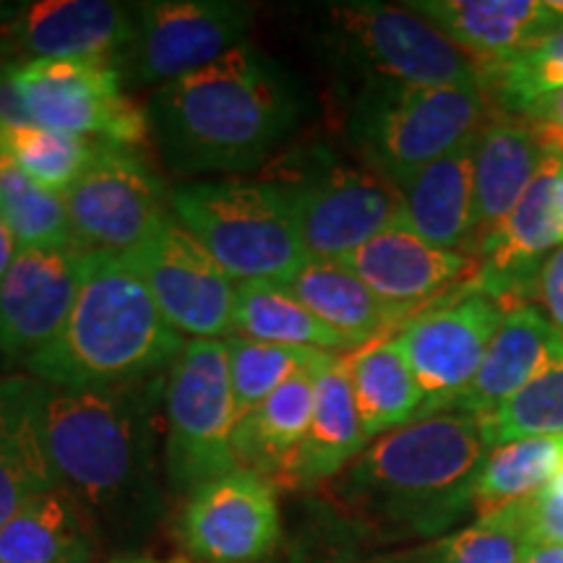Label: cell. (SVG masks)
<instances>
[{"label": "cell", "instance_id": "cell-10", "mask_svg": "<svg viewBox=\"0 0 563 563\" xmlns=\"http://www.w3.org/2000/svg\"><path fill=\"white\" fill-rule=\"evenodd\" d=\"M5 66L26 115L42 129L131 150L150 136L146 110L131 100L115 63L63 58Z\"/></svg>", "mask_w": 563, "mask_h": 563}, {"label": "cell", "instance_id": "cell-7", "mask_svg": "<svg viewBox=\"0 0 563 563\" xmlns=\"http://www.w3.org/2000/svg\"><path fill=\"white\" fill-rule=\"evenodd\" d=\"M313 37L336 66L361 76V84L483 87L481 66L405 5L327 3L316 11Z\"/></svg>", "mask_w": 563, "mask_h": 563}, {"label": "cell", "instance_id": "cell-18", "mask_svg": "<svg viewBox=\"0 0 563 563\" xmlns=\"http://www.w3.org/2000/svg\"><path fill=\"white\" fill-rule=\"evenodd\" d=\"M133 34L131 5L108 0H30L0 5V37L24 60H121Z\"/></svg>", "mask_w": 563, "mask_h": 563}, {"label": "cell", "instance_id": "cell-12", "mask_svg": "<svg viewBox=\"0 0 563 563\" xmlns=\"http://www.w3.org/2000/svg\"><path fill=\"white\" fill-rule=\"evenodd\" d=\"M506 308L464 282L397 329L422 389L420 418L449 412L481 371ZM418 418V420H420Z\"/></svg>", "mask_w": 563, "mask_h": 563}, {"label": "cell", "instance_id": "cell-22", "mask_svg": "<svg viewBox=\"0 0 563 563\" xmlns=\"http://www.w3.org/2000/svg\"><path fill=\"white\" fill-rule=\"evenodd\" d=\"M475 136L397 183L399 220L435 249L473 256Z\"/></svg>", "mask_w": 563, "mask_h": 563}, {"label": "cell", "instance_id": "cell-44", "mask_svg": "<svg viewBox=\"0 0 563 563\" xmlns=\"http://www.w3.org/2000/svg\"><path fill=\"white\" fill-rule=\"evenodd\" d=\"M555 209L563 230V152H559V170H555Z\"/></svg>", "mask_w": 563, "mask_h": 563}, {"label": "cell", "instance_id": "cell-15", "mask_svg": "<svg viewBox=\"0 0 563 563\" xmlns=\"http://www.w3.org/2000/svg\"><path fill=\"white\" fill-rule=\"evenodd\" d=\"M279 534L277 485L243 467L188 493L178 522L183 553L194 563H258Z\"/></svg>", "mask_w": 563, "mask_h": 563}, {"label": "cell", "instance_id": "cell-13", "mask_svg": "<svg viewBox=\"0 0 563 563\" xmlns=\"http://www.w3.org/2000/svg\"><path fill=\"white\" fill-rule=\"evenodd\" d=\"M63 203L70 235L84 251H131L170 214V199L150 162L131 146L104 141H97Z\"/></svg>", "mask_w": 563, "mask_h": 563}, {"label": "cell", "instance_id": "cell-36", "mask_svg": "<svg viewBox=\"0 0 563 563\" xmlns=\"http://www.w3.org/2000/svg\"><path fill=\"white\" fill-rule=\"evenodd\" d=\"M0 209L16 232L21 249L76 243L63 196L32 180L5 154H0Z\"/></svg>", "mask_w": 563, "mask_h": 563}, {"label": "cell", "instance_id": "cell-35", "mask_svg": "<svg viewBox=\"0 0 563 563\" xmlns=\"http://www.w3.org/2000/svg\"><path fill=\"white\" fill-rule=\"evenodd\" d=\"M493 108L519 112L527 104L563 91V30L532 42L509 58L481 66Z\"/></svg>", "mask_w": 563, "mask_h": 563}, {"label": "cell", "instance_id": "cell-3", "mask_svg": "<svg viewBox=\"0 0 563 563\" xmlns=\"http://www.w3.org/2000/svg\"><path fill=\"white\" fill-rule=\"evenodd\" d=\"M146 118L175 173H245L264 165L298 129L302 95L282 63L241 45L159 87Z\"/></svg>", "mask_w": 563, "mask_h": 563}, {"label": "cell", "instance_id": "cell-4", "mask_svg": "<svg viewBox=\"0 0 563 563\" xmlns=\"http://www.w3.org/2000/svg\"><path fill=\"white\" fill-rule=\"evenodd\" d=\"M183 347L125 253L87 251L66 327L26 368L58 386L131 384L170 371Z\"/></svg>", "mask_w": 563, "mask_h": 563}, {"label": "cell", "instance_id": "cell-32", "mask_svg": "<svg viewBox=\"0 0 563 563\" xmlns=\"http://www.w3.org/2000/svg\"><path fill=\"white\" fill-rule=\"evenodd\" d=\"M477 422L490 449L522 439H563V342L530 384Z\"/></svg>", "mask_w": 563, "mask_h": 563}, {"label": "cell", "instance_id": "cell-27", "mask_svg": "<svg viewBox=\"0 0 563 563\" xmlns=\"http://www.w3.org/2000/svg\"><path fill=\"white\" fill-rule=\"evenodd\" d=\"M95 540L87 511L55 485L0 527V563H89Z\"/></svg>", "mask_w": 563, "mask_h": 563}, {"label": "cell", "instance_id": "cell-1", "mask_svg": "<svg viewBox=\"0 0 563 563\" xmlns=\"http://www.w3.org/2000/svg\"><path fill=\"white\" fill-rule=\"evenodd\" d=\"M157 386V376L110 386L34 378V412L55 485L118 545L141 543L162 509Z\"/></svg>", "mask_w": 563, "mask_h": 563}, {"label": "cell", "instance_id": "cell-29", "mask_svg": "<svg viewBox=\"0 0 563 563\" xmlns=\"http://www.w3.org/2000/svg\"><path fill=\"white\" fill-rule=\"evenodd\" d=\"M55 488L42 449L34 378L11 376L0 384V527L37 493Z\"/></svg>", "mask_w": 563, "mask_h": 563}, {"label": "cell", "instance_id": "cell-9", "mask_svg": "<svg viewBox=\"0 0 563 563\" xmlns=\"http://www.w3.org/2000/svg\"><path fill=\"white\" fill-rule=\"evenodd\" d=\"M165 415V473L178 496L238 470V410L224 340L186 342L167 371Z\"/></svg>", "mask_w": 563, "mask_h": 563}, {"label": "cell", "instance_id": "cell-14", "mask_svg": "<svg viewBox=\"0 0 563 563\" xmlns=\"http://www.w3.org/2000/svg\"><path fill=\"white\" fill-rule=\"evenodd\" d=\"M125 258L136 269L167 323L191 340L232 334L238 282L196 241L173 211Z\"/></svg>", "mask_w": 563, "mask_h": 563}, {"label": "cell", "instance_id": "cell-41", "mask_svg": "<svg viewBox=\"0 0 563 563\" xmlns=\"http://www.w3.org/2000/svg\"><path fill=\"white\" fill-rule=\"evenodd\" d=\"M19 251H21V243L16 232H13L11 222L5 220L3 209H0V277L11 269L13 262H16Z\"/></svg>", "mask_w": 563, "mask_h": 563}, {"label": "cell", "instance_id": "cell-8", "mask_svg": "<svg viewBox=\"0 0 563 563\" xmlns=\"http://www.w3.org/2000/svg\"><path fill=\"white\" fill-rule=\"evenodd\" d=\"M290 203L308 258L342 262L399 220V191L368 165H350L329 152L282 162L266 178Z\"/></svg>", "mask_w": 563, "mask_h": 563}, {"label": "cell", "instance_id": "cell-11", "mask_svg": "<svg viewBox=\"0 0 563 563\" xmlns=\"http://www.w3.org/2000/svg\"><path fill=\"white\" fill-rule=\"evenodd\" d=\"M133 34L118 60L125 87H165L249 45L251 3L241 0H152L131 5Z\"/></svg>", "mask_w": 563, "mask_h": 563}, {"label": "cell", "instance_id": "cell-30", "mask_svg": "<svg viewBox=\"0 0 563 563\" xmlns=\"http://www.w3.org/2000/svg\"><path fill=\"white\" fill-rule=\"evenodd\" d=\"M232 334L251 336L258 342L287 344L329 352V355H350L357 344L327 327L319 316L308 311L287 285L279 282H243L235 292V313H232Z\"/></svg>", "mask_w": 563, "mask_h": 563}, {"label": "cell", "instance_id": "cell-17", "mask_svg": "<svg viewBox=\"0 0 563 563\" xmlns=\"http://www.w3.org/2000/svg\"><path fill=\"white\" fill-rule=\"evenodd\" d=\"M555 170L559 152L545 159L530 191L473 253L477 266L467 285L504 306L506 313L514 308L534 306L538 274L545 258L563 243L555 209Z\"/></svg>", "mask_w": 563, "mask_h": 563}, {"label": "cell", "instance_id": "cell-16", "mask_svg": "<svg viewBox=\"0 0 563 563\" xmlns=\"http://www.w3.org/2000/svg\"><path fill=\"white\" fill-rule=\"evenodd\" d=\"M87 251L79 243L26 245L0 277V355L30 363L66 327Z\"/></svg>", "mask_w": 563, "mask_h": 563}, {"label": "cell", "instance_id": "cell-45", "mask_svg": "<svg viewBox=\"0 0 563 563\" xmlns=\"http://www.w3.org/2000/svg\"><path fill=\"white\" fill-rule=\"evenodd\" d=\"M112 563H165V561H154V559H144V555H131V559H115Z\"/></svg>", "mask_w": 563, "mask_h": 563}, {"label": "cell", "instance_id": "cell-20", "mask_svg": "<svg viewBox=\"0 0 563 563\" xmlns=\"http://www.w3.org/2000/svg\"><path fill=\"white\" fill-rule=\"evenodd\" d=\"M477 66L498 63L563 30L548 0H410L402 3Z\"/></svg>", "mask_w": 563, "mask_h": 563}, {"label": "cell", "instance_id": "cell-34", "mask_svg": "<svg viewBox=\"0 0 563 563\" xmlns=\"http://www.w3.org/2000/svg\"><path fill=\"white\" fill-rule=\"evenodd\" d=\"M224 347H228V368L238 420L249 415L253 407L262 405L292 373L340 357L319 350L258 342L241 334H230L224 340Z\"/></svg>", "mask_w": 563, "mask_h": 563}, {"label": "cell", "instance_id": "cell-25", "mask_svg": "<svg viewBox=\"0 0 563 563\" xmlns=\"http://www.w3.org/2000/svg\"><path fill=\"white\" fill-rule=\"evenodd\" d=\"M332 361L292 373L262 405L238 420L235 439H232L238 467L269 477L279 488L287 464L311 426L316 378Z\"/></svg>", "mask_w": 563, "mask_h": 563}, {"label": "cell", "instance_id": "cell-38", "mask_svg": "<svg viewBox=\"0 0 563 563\" xmlns=\"http://www.w3.org/2000/svg\"><path fill=\"white\" fill-rule=\"evenodd\" d=\"M519 509H522L527 538L563 543V470L545 488L519 504Z\"/></svg>", "mask_w": 563, "mask_h": 563}, {"label": "cell", "instance_id": "cell-28", "mask_svg": "<svg viewBox=\"0 0 563 563\" xmlns=\"http://www.w3.org/2000/svg\"><path fill=\"white\" fill-rule=\"evenodd\" d=\"M344 363L363 431L371 441L420 418L422 389L397 332L363 344Z\"/></svg>", "mask_w": 563, "mask_h": 563}, {"label": "cell", "instance_id": "cell-5", "mask_svg": "<svg viewBox=\"0 0 563 563\" xmlns=\"http://www.w3.org/2000/svg\"><path fill=\"white\" fill-rule=\"evenodd\" d=\"M493 110L485 87L363 81L347 112V136L365 165L397 186L473 139Z\"/></svg>", "mask_w": 563, "mask_h": 563}, {"label": "cell", "instance_id": "cell-2", "mask_svg": "<svg viewBox=\"0 0 563 563\" xmlns=\"http://www.w3.org/2000/svg\"><path fill=\"white\" fill-rule=\"evenodd\" d=\"M488 452L475 415L420 418L373 439L327 483L329 501L373 543H433L473 511Z\"/></svg>", "mask_w": 563, "mask_h": 563}, {"label": "cell", "instance_id": "cell-42", "mask_svg": "<svg viewBox=\"0 0 563 563\" xmlns=\"http://www.w3.org/2000/svg\"><path fill=\"white\" fill-rule=\"evenodd\" d=\"M522 563H563V543L551 540H530Z\"/></svg>", "mask_w": 563, "mask_h": 563}, {"label": "cell", "instance_id": "cell-31", "mask_svg": "<svg viewBox=\"0 0 563 563\" xmlns=\"http://www.w3.org/2000/svg\"><path fill=\"white\" fill-rule=\"evenodd\" d=\"M563 470V439H522L490 449L477 475L473 514L493 517L532 498Z\"/></svg>", "mask_w": 563, "mask_h": 563}, {"label": "cell", "instance_id": "cell-46", "mask_svg": "<svg viewBox=\"0 0 563 563\" xmlns=\"http://www.w3.org/2000/svg\"><path fill=\"white\" fill-rule=\"evenodd\" d=\"M0 384H3V378H0Z\"/></svg>", "mask_w": 563, "mask_h": 563}, {"label": "cell", "instance_id": "cell-37", "mask_svg": "<svg viewBox=\"0 0 563 563\" xmlns=\"http://www.w3.org/2000/svg\"><path fill=\"white\" fill-rule=\"evenodd\" d=\"M527 543L530 538L517 504L493 517L475 519L446 538L418 545V551L426 563H522Z\"/></svg>", "mask_w": 563, "mask_h": 563}, {"label": "cell", "instance_id": "cell-43", "mask_svg": "<svg viewBox=\"0 0 563 563\" xmlns=\"http://www.w3.org/2000/svg\"><path fill=\"white\" fill-rule=\"evenodd\" d=\"M342 563H426L418 548H410V551L399 553H384V555H368V559H350Z\"/></svg>", "mask_w": 563, "mask_h": 563}, {"label": "cell", "instance_id": "cell-6", "mask_svg": "<svg viewBox=\"0 0 563 563\" xmlns=\"http://www.w3.org/2000/svg\"><path fill=\"white\" fill-rule=\"evenodd\" d=\"M170 211L238 285H287L308 262L290 203L266 178L183 183Z\"/></svg>", "mask_w": 563, "mask_h": 563}, {"label": "cell", "instance_id": "cell-26", "mask_svg": "<svg viewBox=\"0 0 563 563\" xmlns=\"http://www.w3.org/2000/svg\"><path fill=\"white\" fill-rule=\"evenodd\" d=\"M308 311L363 347L378 336L394 334L410 316L378 298L350 266L342 262L308 258L306 266L287 282Z\"/></svg>", "mask_w": 563, "mask_h": 563}, {"label": "cell", "instance_id": "cell-39", "mask_svg": "<svg viewBox=\"0 0 563 563\" xmlns=\"http://www.w3.org/2000/svg\"><path fill=\"white\" fill-rule=\"evenodd\" d=\"M534 308L555 332L563 334V243L545 258L534 285Z\"/></svg>", "mask_w": 563, "mask_h": 563}, {"label": "cell", "instance_id": "cell-21", "mask_svg": "<svg viewBox=\"0 0 563 563\" xmlns=\"http://www.w3.org/2000/svg\"><path fill=\"white\" fill-rule=\"evenodd\" d=\"M545 141L511 112L493 110L475 133L473 180H475V235L473 253L485 235L501 224L551 157ZM475 258V256H473Z\"/></svg>", "mask_w": 563, "mask_h": 563}, {"label": "cell", "instance_id": "cell-33", "mask_svg": "<svg viewBox=\"0 0 563 563\" xmlns=\"http://www.w3.org/2000/svg\"><path fill=\"white\" fill-rule=\"evenodd\" d=\"M95 150L97 141L42 129L37 123H0V154L58 196L79 180Z\"/></svg>", "mask_w": 563, "mask_h": 563}, {"label": "cell", "instance_id": "cell-19", "mask_svg": "<svg viewBox=\"0 0 563 563\" xmlns=\"http://www.w3.org/2000/svg\"><path fill=\"white\" fill-rule=\"evenodd\" d=\"M344 266L361 277L378 298L412 319L422 308L452 295L475 274V258L460 251L435 249L402 220L371 238Z\"/></svg>", "mask_w": 563, "mask_h": 563}, {"label": "cell", "instance_id": "cell-24", "mask_svg": "<svg viewBox=\"0 0 563 563\" xmlns=\"http://www.w3.org/2000/svg\"><path fill=\"white\" fill-rule=\"evenodd\" d=\"M561 342L563 334L555 332L538 308H514L504 316V323L485 352L481 371L452 410L475 418L493 412L545 368Z\"/></svg>", "mask_w": 563, "mask_h": 563}, {"label": "cell", "instance_id": "cell-40", "mask_svg": "<svg viewBox=\"0 0 563 563\" xmlns=\"http://www.w3.org/2000/svg\"><path fill=\"white\" fill-rule=\"evenodd\" d=\"M514 115H519L525 123H530L534 133L545 141L548 150L563 152V91L527 104V108L514 112Z\"/></svg>", "mask_w": 563, "mask_h": 563}, {"label": "cell", "instance_id": "cell-23", "mask_svg": "<svg viewBox=\"0 0 563 563\" xmlns=\"http://www.w3.org/2000/svg\"><path fill=\"white\" fill-rule=\"evenodd\" d=\"M344 357L329 363L316 378L311 426L287 464L279 488H319L332 483L371 443L352 397Z\"/></svg>", "mask_w": 563, "mask_h": 563}]
</instances>
